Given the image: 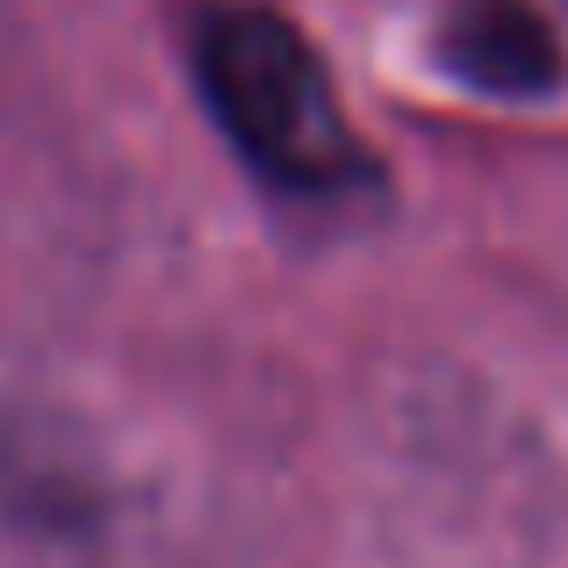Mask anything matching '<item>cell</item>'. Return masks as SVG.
Here are the masks:
<instances>
[{
	"label": "cell",
	"mask_w": 568,
	"mask_h": 568,
	"mask_svg": "<svg viewBox=\"0 0 568 568\" xmlns=\"http://www.w3.org/2000/svg\"><path fill=\"white\" fill-rule=\"evenodd\" d=\"M209 109L231 130V144L295 194H332L367 173L361 138L338 115L317 51L266 8H216L194 29Z\"/></svg>",
	"instance_id": "obj_1"
},
{
	"label": "cell",
	"mask_w": 568,
	"mask_h": 568,
	"mask_svg": "<svg viewBox=\"0 0 568 568\" xmlns=\"http://www.w3.org/2000/svg\"><path fill=\"white\" fill-rule=\"evenodd\" d=\"M446 58L489 94H540V87L561 80L555 29L526 0H468L446 29Z\"/></svg>",
	"instance_id": "obj_2"
}]
</instances>
